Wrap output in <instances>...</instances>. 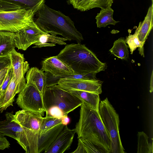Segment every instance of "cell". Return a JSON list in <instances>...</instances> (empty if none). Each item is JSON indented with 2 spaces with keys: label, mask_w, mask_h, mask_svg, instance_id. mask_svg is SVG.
Masks as SVG:
<instances>
[{
  "label": "cell",
  "mask_w": 153,
  "mask_h": 153,
  "mask_svg": "<svg viewBox=\"0 0 153 153\" xmlns=\"http://www.w3.org/2000/svg\"><path fill=\"white\" fill-rule=\"evenodd\" d=\"M153 5L148 9L144 20L139 23L136 29L137 38L139 41L144 44L153 26Z\"/></svg>",
  "instance_id": "19"
},
{
  "label": "cell",
  "mask_w": 153,
  "mask_h": 153,
  "mask_svg": "<svg viewBox=\"0 0 153 153\" xmlns=\"http://www.w3.org/2000/svg\"><path fill=\"white\" fill-rule=\"evenodd\" d=\"M64 126L61 123L50 128L39 137L38 153L44 152L50 146Z\"/></svg>",
  "instance_id": "17"
},
{
  "label": "cell",
  "mask_w": 153,
  "mask_h": 153,
  "mask_svg": "<svg viewBox=\"0 0 153 153\" xmlns=\"http://www.w3.org/2000/svg\"><path fill=\"white\" fill-rule=\"evenodd\" d=\"M42 63L41 70L58 80L59 78L75 74L73 71L57 56L47 58L42 61Z\"/></svg>",
  "instance_id": "12"
},
{
  "label": "cell",
  "mask_w": 153,
  "mask_h": 153,
  "mask_svg": "<svg viewBox=\"0 0 153 153\" xmlns=\"http://www.w3.org/2000/svg\"><path fill=\"white\" fill-rule=\"evenodd\" d=\"M56 56L75 74H97L106 68L105 63L101 62L85 45L80 43L66 45Z\"/></svg>",
  "instance_id": "2"
},
{
  "label": "cell",
  "mask_w": 153,
  "mask_h": 153,
  "mask_svg": "<svg viewBox=\"0 0 153 153\" xmlns=\"http://www.w3.org/2000/svg\"><path fill=\"white\" fill-rule=\"evenodd\" d=\"M67 39L56 35L45 33L40 37L38 41L35 43L33 48H41L46 47H52L57 44L60 45H66L65 42Z\"/></svg>",
  "instance_id": "22"
},
{
  "label": "cell",
  "mask_w": 153,
  "mask_h": 153,
  "mask_svg": "<svg viewBox=\"0 0 153 153\" xmlns=\"http://www.w3.org/2000/svg\"><path fill=\"white\" fill-rule=\"evenodd\" d=\"M70 120L68 115H65L62 118V123L64 125H67L70 122Z\"/></svg>",
  "instance_id": "34"
},
{
  "label": "cell",
  "mask_w": 153,
  "mask_h": 153,
  "mask_svg": "<svg viewBox=\"0 0 153 153\" xmlns=\"http://www.w3.org/2000/svg\"><path fill=\"white\" fill-rule=\"evenodd\" d=\"M10 65V61L9 55L0 57V71Z\"/></svg>",
  "instance_id": "30"
},
{
  "label": "cell",
  "mask_w": 153,
  "mask_h": 153,
  "mask_svg": "<svg viewBox=\"0 0 153 153\" xmlns=\"http://www.w3.org/2000/svg\"><path fill=\"white\" fill-rule=\"evenodd\" d=\"M10 146V144L6 137L4 136H0V150L8 148Z\"/></svg>",
  "instance_id": "31"
},
{
  "label": "cell",
  "mask_w": 153,
  "mask_h": 153,
  "mask_svg": "<svg viewBox=\"0 0 153 153\" xmlns=\"http://www.w3.org/2000/svg\"><path fill=\"white\" fill-rule=\"evenodd\" d=\"M35 14L25 9L0 11V31L16 33L33 21Z\"/></svg>",
  "instance_id": "7"
},
{
  "label": "cell",
  "mask_w": 153,
  "mask_h": 153,
  "mask_svg": "<svg viewBox=\"0 0 153 153\" xmlns=\"http://www.w3.org/2000/svg\"><path fill=\"white\" fill-rule=\"evenodd\" d=\"M113 10L111 7L101 9L96 17L97 27H105L109 25H115L119 21H117L113 18Z\"/></svg>",
  "instance_id": "23"
},
{
  "label": "cell",
  "mask_w": 153,
  "mask_h": 153,
  "mask_svg": "<svg viewBox=\"0 0 153 153\" xmlns=\"http://www.w3.org/2000/svg\"><path fill=\"white\" fill-rule=\"evenodd\" d=\"M43 118L41 115L23 110L13 114V120L22 130L16 141L25 153H38L39 133Z\"/></svg>",
  "instance_id": "5"
},
{
  "label": "cell",
  "mask_w": 153,
  "mask_h": 153,
  "mask_svg": "<svg viewBox=\"0 0 153 153\" xmlns=\"http://www.w3.org/2000/svg\"><path fill=\"white\" fill-rule=\"evenodd\" d=\"M75 128L70 129L67 125L64 127L44 153H63L70 149L75 133Z\"/></svg>",
  "instance_id": "13"
},
{
  "label": "cell",
  "mask_w": 153,
  "mask_h": 153,
  "mask_svg": "<svg viewBox=\"0 0 153 153\" xmlns=\"http://www.w3.org/2000/svg\"><path fill=\"white\" fill-rule=\"evenodd\" d=\"M78 139L77 146L72 153H110L103 146L95 142L82 138Z\"/></svg>",
  "instance_id": "18"
},
{
  "label": "cell",
  "mask_w": 153,
  "mask_h": 153,
  "mask_svg": "<svg viewBox=\"0 0 153 153\" xmlns=\"http://www.w3.org/2000/svg\"><path fill=\"white\" fill-rule=\"evenodd\" d=\"M125 41L126 43L128 45L131 54H132L133 51L137 48H138L139 54L141 56L143 57H144L143 47L144 44L140 42L139 40L137 37L136 30L134 34H131L129 33L128 36L126 37Z\"/></svg>",
  "instance_id": "27"
},
{
  "label": "cell",
  "mask_w": 153,
  "mask_h": 153,
  "mask_svg": "<svg viewBox=\"0 0 153 153\" xmlns=\"http://www.w3.org/2000/svg\"><path fill=\"white\" fill-rule=\"evenodd\" d=\"M62 118L53 117H43L39 131V137L50 128L62 123Z\"/></svg>",
  "instance_id": "28"
},
{
  "label": "cell",
  "mask_w": 153,
  "mask_h": 153,
  "mask_svg": "<svg viewBox=\"0 0 153 153\" xmlns=\"http://www.w3.org/2000/svg\"><path fill=\"white\" fill-rule=\"evenodd\" d=\"M99 112L110 138V153H125L120 134L119 116L107 97L100 101Z\"/></svg>",
  "instance_id": "6"
},
{
  "label": "cell",
  "mask_w": 153,
  "mask_h": 153,
  "mask_svg": "<svg viewBox=\"0 0 153 153\" xmlns=\"http://www.w3.org/2000/svg\"><path fill=\"white\" fill-rule=\"evenodd\" d=\"M153 71H152V75L151 76V79H150V92L151 93L153 91Z\"/></svg>",
  "instance_id": "35"
},
{
  "label": "cell",
  "mask_w": 153,
  "mask_h": 153,
  "mask_svg": "<svg viewBox=\"0 0 153 153\" xmlns=\"http://www.w3.org/2000/svg\"><path fill=\"white\" fill-rule=\"evenodd\" d=\"M115 56L122 59H127L129 57V51L124 38H120L114 41L112 47L109 50Z\"/></svg>",
  "instance_id": "24"
},
{
  "label": "cell",
  "mask_w": 153,
  "mask_h": 153,
  "mask_svg": "<svg viewBox=\"0 0 153 153\" xmlns=\"http://www.w3.org/2000/svg\"><path fill=\"white\" fill-rule=\"evenodd\" d=\"M42 99L45 117L61 118L68 115L82 103L79 98L57 85L46 88L42 94Z\"/></svg>",
  "instance_id": "4"
},
{
  "label": "cell",
  "mask_w": 153,
  "mask_h": 153,
  "mask_svg": "<svg viewBox=\"0 0 153 153\" xmlns=\"http://www.w3.org/2000/svg\"><path fill=\"white\" fill-rule=\"evenodd\" d=\"M27 82L34 84L42 95L47 85V74L36 67L31 68L27 72Z\"/></svg>",
  "instance_id": "16"
},
{
  "label": "cell",
  "mask_w": 153,
  "mask_h": 153,
  "mask_svg": "<svg viewBox=\"0 0 153 153\" xmlns=\"http://www.w3.org/2000/svg\"><path fill=\"white\" fill-rule=\"evenodd\" d=\"M13 112H7L6 119L0 121V136H6L16 140L17 136L22 130L19 125L13 119Z\"/></svg>",
  "instance_id": "15"
},
{
  "label": "cell",
  "mask_w": 153,
  "mask_h": 153,
  "mask_svg": "<svg viewBox=\"0 0 153 153\" xmlns=\"http://www.w3.org/2000/svg\"><path fill=\"white\" fill-rule=\"evenodd\" d=\"M36 13L37 18L35 22L44 32L53 35H59L67 40L75 41L77 43H80L83 40L74 22L59 11L53 9L44 4Z\"/></svg>",
  "instance_id": "1"
},
{
  "label": "cell",
  "mask_w": 153,
  "mask_h": 153,
  "mask_svg": "<svg viewBox=\"0 0 153 153\" xmlns=\"http://www.w3.org/2000/svg\"><path fill=\"white\" fill-rule=\"evenodd\" d=\"M79 121L75 128L77 138L95 142L104 146L110 153L111 139L99 111L83 102L80 106Z\"/></svg>",
  "instance_id": "3"
},
{
  "label": "cell",
  "mask_w": 153,
  "mask_h": 153,
  "mask_svg": "<svg viewBox=\"0 0 153 153\" xmlns=\"http://www.w3.org/2000/svg\"><path fill=\"white\" fill-rule=\"evenodd\" d=\"M114 0H85L79 6L77 10L82 11L99 7L104 9L111 7Z\"/></svg>",
  "instance_id": "25"
},
{
  "label": "cell",
  "mask_w": 153,
  "mask_h": 153,
  "mask_svg": "<svg viewBox=\"0 0 153 153\" xmlns=\"http://www.w3.org/2000/svg\"><path fill=\"white\" fill-rule=\"evenodd\" d=\"M85 0H67L68 2L71 4L74 8L78 9L81 4Z\"/></svg>",
  "instance_id": "32"
},
{
  "label": "cell",
  "mask_w": 153,
  "mask_h": 153,
  "mask_svg": "<svg viewBox=\"0 0 153 153\" xmlns=\"http://www.w3.org/2000/svg\"><path fill=\"white\" fill-rule=\"evenodd\" d=\"M45 33L33 21L16 33V47L25 51L30 46L37 42L40 36Z\"/></svg>",
  "instance_id": "10"
},
{
  "label": "cell",
  "mask_w": 153,
  "mask_h": 153,
  "mask_svg": "<svg viewBox=\"0 0 153 153\" xmlns=\"http://www.w3.org/2000/svg\"><path fill=\"white\" fill-rule=\"evenodd\" d=\"M70 93L79 98L82 102L92 108L99 111L100 99L97 93L79 90H71Z\"/></svg>",
  "instance_id": "21"
},
{
  "label": "cell",
  "mask_w": 153,
  "mask_h": 153,
  "mask_svg": "<svg viewBox=\"0 0 153 153\" xmlns=\"http://www.w3.org/2000/svg\"><path fill=\"white\" fill-rule=\"evenodd\" d=\"M18 105L25 111L43 116L45 111L42 95L33 84L27 82L16 99Z\"/></svg>",
  "instance_id": "8"
},
{
  "label": "cell",
  "mask_w": 153,
  "mask_h": 153,
  "mask_svg": "<svg viewBox=\"0 0 153 153\" xmlns=\"http://www.w3.org/2000/svg\"><path fill=\"white\" fill-rule=\"evenodd\" d=\"M101 81L98 80H87L60 78L57 85L60 88L67 91L79 90L101 94Z\"/></svg>",
  "instance_id": "9"
},
{
  "label": "cell",
  "mask_w": 153,
  "mask_h": 153,
  "mask_svg": "<svg viewBox=\"0 0 153 153\" xmlns=\"http://www.w3.org/2000/svg\"><path fill=\"white\" fill-rule=\"evenodd\" d=\"M149 137L143 131L137 134V153H152L153 143H149Z\"/></svg>",
  "instance_id": "26"
},
{
  "label": "cell",
  "mask_w": 153,
  "mask_h": 153,
  "mask_svg": "<svg viewBox=\"0 0 153 153\" xmlns=\"http://www.w3.org/2000/svg\"><path fill=\"white\" fill-rule=\"evenodd\" d=\"M13 76V68L10 65L8 68L6 75L0 88V100Z\"/></svg>",
  "instance_id": "29"
},
{
  "label": "cell",
  "mask_w": 153,
  "mask_h": 153,
  "mask_svg": "<svg viewBox=\"0 0 153 153\" xmlns=\"http://www.w3.org/2000/svg\"><path fill=\"white\" fill-rule=\"evenodd\" d=\"M16 33L0 31V57L9 55L16 48Z\"/></svg>",
  "instance_id": "20"
},
{
  "label": "cell",
  "mask_w": 153,
  "mask_h": 153,
  "mask_svg": "<svg viewBox=\"0 0 153 153\" xmlns=\"http://www.w3.org/2000/svg\"><path fill=\"white\" fill-rule=\"evenodd\" d=\"M9 56L13 76L19 93L26 85L25 75L29 69V64L25 61L24 54L16 51L15 48L9 54Z\"/></svg>",
  "instance_id": "11"
},
{
  "label": "cell",
  "mask_w": 153,
  "mask_h": 153,
  "mask_svg": "<svg viewBox=\"0 0 153 153\" xmlns=\"http://www.w3.org/2000/svg\"><path fill=\"white\" fill-rule=\"evenodd\" d=\"M45 0H0V11L25 9L36 13Z\"/></svg>",
  "instance_id": "14"
},
{
  "label": "cell",
  "mask_w": 153,
  "mask_h": 153,
  "mask_svg": "<svg viewBox=\"0 0 153 153\" xmlns=\"http://www.w3.org/2000/svg\"><path fill=\"white\" fill-rule=\"evenodd\" d=\"M8 67L5 68L0 71V88L6 75Z\"/></svg>",
  "instance_id": "33"
}]
</instances>
